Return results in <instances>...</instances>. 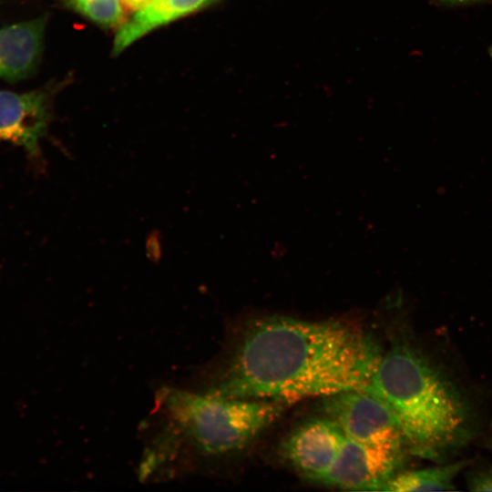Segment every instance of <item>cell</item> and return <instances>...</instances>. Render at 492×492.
<instances>
[{
  "label": "cell",
  "mask_w": 492,
  "mask_h": 492,
  "mask_svg": "<svg viewBox=\"0 0 492 492\" xmlns=\"http://www.w3.org/2000/svg\"><path fill=\"white\" fill-rule=\"evenodd\" d=\"M382 355L367 332L346 321L267 316L245 328L201 392L285 405L365 390Z\"/></svg>",
  "instance_id": "obj_1"
},
{
  "label": "cell",
  "mask_w": 492,
  "mask_h": 492,
  "mask_svg": "<svg viewBox=\"0 0 492 492\" xmlns=\"http://www.w3.org/2000/svg\"><path fill=\"white\" fill-rule=\"evenodd\" d=\"M159 426L143 453L142 480L164 476L182 460L220 456L246 447L279 418L283 404L227 398L170 386L156 396Z\"/></svg>",
  "instance_id": "obj_2"
},
{
  "label": "cell",
  "mask_w": 492,
  "mask_h": 492,
  "mask_svg": "<svg viewBox=\"0 0 492 492\" xmlns=\"http://www.w3.org/2000/svg\"><path fill=\"white\" fill-rule=\"evenodd\" d=\"M365 390L387 404L405 445L418 456L439 457L468 435L469 410L461 395L407 343L382 355Z\"/></svg>",
  "instance_id": "obj_3"
},
{
  "label": "cell",
  "mask_w": 492,
  "mask_h": 492,
  "mask_svg": "<svg viewBox=\"0 0 492 492\" xmlns=\"http://www.w3.org/2000/svg\"><path fill=\"white\" fill-rule=\"evenodd\" d=\"M323 410L343 435L365 446L402 453L400 426L387 404L367 390H351L324 397Z\"/></svg>",
  "instance_id": "obj_4"
},
{
  "label": "cell",
  "mask_w": 492,
  "mask_h": 492,
  "mask_svg": "<svg viewBox=\"0 0 492 492\" xmlns=\"http://www.w3.org/2000/svg\"><path fill=\"white\" fill-rule=\"evenodd\" d=\"M51 120L46 91H0V140L21 147L33 161L41 162L40 141Z\"/></svg>",
  "instance_id": "obj_5"
},
{
  "label": "cell",
  "mask_w": 492,
  "mask_h": 492,
  "mask_svg": "<svg viewBox=\"0 0 492 492\" xmlns=\"http://www.w3.org/2000/svg\"><path fill=\"white\" fill-rule=\"evenodd\" d=\"M402 453L363 445L345 436L323 484L349 490L381 491L395 473Z\"/></svg>",
  "instance_id": "obj_6"
},
{
  "label": "cell",
  "mask_w": 492,
  "mask_h": 492,
  "mask_svg": "<svg viewBox=\"0 0 492 492\" xmlns=\"http://www.w3.org/2000/svg\"><path fill=\"white\" fill-rule=\"evenodd\" d=\"M345 436L329 418L313 419L296 428L285 440L282 452L303 476L323 483Z\"/></svg>",
  "instance_id": "obj_7"
},
{
  "label": "cell",
  "mask_w": 492,
  "mask_h": 492,
  "mask_svg": "<svg viewBox=\"0 0 492 492\" xmlns=\"http://www.w3.org/2000/svg\"><path fill=\"white\" fill-rule=\"evenodd\" d=\"M46 17L0 29V77L24 79L36 69L43 50Z\"/></svg>",
  "instance_id": "obj_8"
},
{
  "label": "cell",
  "mask_w": 492,
  "mask_h": 492,
  "mask_svg": "<svg viewBox=\"0 0 492 492\" xmlns=\"http://www.w3.org/2000/svg\"><path fill=\"white\" fill-rule=\"evenodd\" d=\"M211 0H152L124 24L118 30L113 53L122 52L133 42L153 29L188 15Z\"/></svg>",
  "instance_id": "obj_9"
},
{
  "label": "cell",
  "mask_w": 492,
  "mask_h": 492,
  "mask_svg": "<svg viewBox=\"0 0 492 492\" xmlns=\"http://www.w3.org/2000/svg\"><path fill=\"white\" fill-rule=\"evenodd\" d=\"M469 464L460 460L453 464L395 474L381 491H443L455 488L454 479Z\"/></svg>",
  "instance_id": "obj_10"
},
{
  "label": "cell",
  "mask_w": 492,
  "mask_h": 492,
  "mask_svg": "<svg viewBox=\"0 0 492 492\" xmlns=\"http://www.w3.org/2000/svg\"><path fill=\"white\" fill-rule=\"evenodd\" d=\"M69 3L78 13L101 26H116L124 18L120 0H69Z\"/></svg>",
  "instance_id": "obj_11"
},
{
  "label": "cell",
  "mask_w": 492,
  "mask_h": 492,
  "mask_svg": "<svg viewBox=\"0 0 492 492\" xmlns=\"http://www.w3.org/2000/svg\"><path fill=\"white\" fill-rule=\"evenodd\" d=\"M467 484L472 491H492V468L473 472L468 477Z\"/></svg>",
  "instance_id": "obj_12"
},
{
  "label": "cell",
  "mask_w": 492,
  "mask_h": 492,
  "mask_svg": "<svg viewBox=\"0 0 492 492\" xmlns=\"http://www.w3.org/2000/svg\"><path fill=\"white\" fill-rule=\"evenodd\" d=\"M146 255L153 263H158L162 257V241L159 231H152L146 240Z\"/></svg>",
  "instance_id": "obj_13"
},
{
  "label": "cell",
  "mask_w": 492,
  "mask_h": 492,
  "mask_svg": "<svg viewBox=\"0 0 492 492\" xmlns=\"http://www.w3.org/2000/svg\"><path fill=\"white\" fill-rule=\"evenodd\" d=\"M125 3L133 9H139L152 0H124Z\"/></svg>",
  "instance_id": "obj_14"
},
{
  "label": "cell",
  "mask_w": 492,
  "mask_h": 492,
  "mask_svg": "<svg viewBox=\"0 0 492 492\" xmlns=\"http://www.w3.org/2000/svg\"><path fill=\"white\" fill-rule=\"evenodd\" d=\"M439 1L443 3H446V4L464 5V4H468V3L480 1V0H439Z\"/></svg>",
  "instance_id": "obj_15"
},
{
  "label": "cell",
  "mask_w": 492,
  "mask_h": 492,
  "mask_svg": "<svg viewBox=\"0 0 492 492\" xmlns=\"http://www.w3.org/2000/svg\"><path fill=\"white\" fill-rule=\"evenodd\" d=\"M489 445H490V447L492 448V425H491V435L489 438Z\"/></svg>",
  "instance_id": "obj_16"
},
{
  "label": "cell",
  "mask_w": 492,
  "mask_h": 492,
  "mask_svg": "<svg viewBox=\"0 0 492 492\" xmlns=\"http://www.w3.org/2000/svg\"><path fill=\"white\" fill-rule=\"evenodd\" d=\"M488 54H489L490 57L492 58V46L488 49Z\"/></svg>",
  "instance_id": "obj_17"
}]
</instances>
